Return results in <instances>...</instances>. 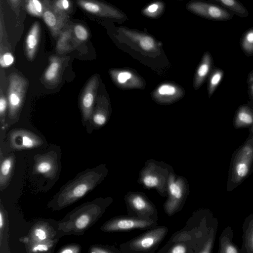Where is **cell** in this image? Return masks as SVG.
Instances as JSON below:
<instances>
[{"label": "cell", "instance_id": "obj_39", "mask_svg": "<svg viewBox=\"0 0 253 253\" xmlns=\"http://www.w3.org/2000/svg\"><path fill=\"white\" fill-rule=\"evenodd\" d=\"M226 252L229 253H236L237 251L233 247L229 246L227 248Z\"/></svg>", "mask_w": 253, "mask_h": 253}, {"label": "cell", "instance_id": "obj_28", "mask_svg": "<svg viewBox=\"0 0 253 253\" xmlns=\"http://www.w3.org/2000/svg\"><path fill=\"white\" fill-rule=\"evenodd\" d=\"M12 158H6L3 160L0 166L1 176H6L9 174L12 168Z\"/></svg>", "mask_w": 253, "mask_h": 253}, {"label": "cell", "instance_id": "obj_43", "mask_svg": "<svg viewBox=\"0 0 253 253\" xmlns=\"http://www.w3.org/2000/svg\"></svg>", "mask_w": 253, "mask_h": 253}, {"label": "cell", "instance_id": "obj_40", "mask_svg": "<svg viewBox=\"0 0 253 253\" xmlns=\"http://www.w3.org/2000/svg\"><path fill=\"white\" fill-rule=\"evenodd\" d=\"M20 0H10V1L13 4H16Z\"/></svg>", "mask_w": 253, "mask_h": 253}, {"label": "cell", "instance_id": "obj_27", "mask_svg": "<svg viewBox=\"0 0 253 253\" xmlns=\"http://www.w3.org/2000/svg\"><path fill=\"white\" fill-rule=\"evenodd\" d=\"M34 237L33 239L38 242H42L45 240L47 237V232L43 227H37L32 232Z\"/></svg>", "mask_w": 253, "mask_h": 253}, {"label": "cell", "instance_id": "obj_23", "mask_svg": "<svg viewBox=\"0 0 253 253\" xmlns=\"http://www.w3.org/2000/svg\"><path fill=\"white\" fill-rule=\"evenodd\" d=\"M223 76V72L220 69H216L212 73L209 84V94L210 97L220 83Z\"/></svg>", "mask_w": 253, "mask_h": 253}, {"label": "cell", "instance_id": "obj_20", "mask_svg": "<svg viewBox=\"0 0 253 253\" xmlns=\"http://www.w3.org/2000/svg\"><path fill=\"white\" fill-rule=\"evenodd\" d=\"M61 62L56 57H51L50 58L49 66L44 74V78L47 82H55L59 75L61 69Z\"/></svg>", "mask_w": 253, "mask_h": 253}, {"label": "cell", "instance_id": "obj_15", "mask_svg": "<svg viewBox=\"0 0 253 253\" xmlns=\"http://www.w3.org/2000/svg\"><path fill=\"white\" fill-rule=\"evenodd\" d=\"M40 25L38 22H36L29 30L25 41L26 54L30 60L34 59L40 41Z\"/></svg>", "mask_w": 253, "mask_h": 253}, {"label": "cell", "instance_id": "obj_33", "mask_svg": "<svg viewBox=\"0 0 253 253\" xmlns=\"http://www.w3.org/2000/svg\"><path fill=\"white\" fill-rule=\"evenodd\" d=\"M92 119L94 123L98 126L103 125L106 121V116L101 112H97L94 114Z\"/></svg>", "mask_w": 253, "mask_h": 253}, {"label": "cell", "instance_id": "obj_26", "mask_svg": "<svg viewBox=\"0 0 253 253\" xmlns=\"http://www.w3.org/2000/svg\"><path fill=\"white\" fill-rule=\"evenodd\" d=\"M14 61L13 55L9 52H1L0 56V65L2 68H6L11 66Z\"/></svg>", "mask_w": 253, "mask_h": 253}, {"label": "cell", "instance_id": "obj_12", "mask_svg": "<svg viewBox=\"0 0 253 253\" xmlns=\"http://www.w3.org/2000/svg\"><path fill=\"white\" fill-rule=\"evenodd\" d=\"M95 207L93 210L95 208ZM90 207L89 210L85 211H77L76 214L72 213V216L69 217L67 221H64V224L67 225V229L68 231H74L75 232H80L85 229H87L88 227L91 225L92 222H94L97 219L100 218L104 211H99L93 213L90 212L93 210L90 209ZM66 229V230H67Z\"/></svg>", "mask_w": 253, "mask_h": 253}, {"label": "cell", "instance_id": "obj_24", "mask_svg": "<svg viewBox=\"0 0 253 253\" xmlns=\"http://www.w3.org/2000/svg\"><path fill=\"white\" fill-rule=\"evenodd\" d=\"M74 32L76 37L80 41H85L88 38L87 30L84 26L81 24H77L74 26Z\"/></svg>", "mask_w": 253, "mask_h": 253}, {"label": "cell", "instance_id": "obj_8", "mask_svg": "<svg viewBox=\"0 0 253 253\" xmlns=\"http://www.w3.org/2000/svg\"><path fill=\"white\" fill-rule=\"evenodd\" d=\"M28 81L21 75L13 73L9 76L7 102L9 116L16 117L22 105L27 88Z\"/></svg>", "mask_w": 253, "mask_h": 253}, {"label": "cell", "instance_id": "obj_41", "mask_svg": "<svg viewBox=\"0 0 253 253\" xmlns=\"http://www.w3.org/2000/svg\"></svg>", "mask_w": 253, "mask_h": 253}, {"label": "cell", "instance_id": "obj_30", "mask_svg": "<svg viewBox=\"0 0 253 253\" xmlns=\"http://www.w3.org/2000/svg\"><path fill=\"white\" fill-rule=\"evenodd\" d=\"M158 92L161 95H172L175 93L176 89L171 85L165 84L159 87Z\"/></svg>", "mask_w": 253, "mask_h": 253}, {"label": "cell", "instance_id": "obj_21", "mask_svg": "<svg viewBox=\"0 0 253 253\" xmlns=\"http://www.w3.org/2000/svg\"><path fill=\"white\" fill-rule=\"evenodd\" d=\"M240 45L247 56L253 55V27L248 29L242 35Z\"/></svg>", "mask_w": 253, "mask_h": 253}, {"label": "cell", "instance_id": "obj_22", "mask_svg": "<svg viewBox=\"0 0 253 253\" xmlns=\"http://www.w3.org/2000/svg\"><path fill=\"white\" fill-rule=\"evenodd\" d=\"M26 6L31 15L37 17L42 16L43 4L40 0H26Z\"/></svg>", "mask_w": 253, "mask_h": 253}, {"label": "cell", "instance_id": "obj_38", "mask_svg": "<svg viewBox=\"0 0 253 253\" xmlns=\"http://www.w3.org/2000/svg\"><path fill=\"white\" fill-rule=\"evenodd\" d=\"M249 88L251 96L253 100V71L250 77Z\"/></svg>", "mask_w": 253, "mask_h": 253}, {"label": "cell", "instance_id": "obj_1", "mask_svg": "<svg viewBox=\"0 0 253 253\" xmlns=\"http://www.w3.org/2000/svg\"><path fill=\"white\" fill-rule=\"evenodd\" d=\"M108 170L105 166L99 169L84 173L71 182L68 183L60 190L54 198L56 205L64 208L83 197L89 190L99 184L107 174Z\"/></svg>", "mask_w": 253, "mask_h": 253}, {"label": "cell", "instance_id": "obj_9", "mask_svg": "<svg viewBox=\"0 0 253 253\" xmlns=\"http://www.w3.org/2000/svg\"><path fill=\"white\" fill-rule=\"evenodd\" d=\"M158 225L157 222L128 215L114 217L102 226L101 230L105 232H124L135 229L147 230Z\"/></svg>", "mask_w": 253, "mask_h": 253}, {"label": "cell", "instance_id": "obj_10", "mask_svg": "<svg viewBox=\"0 0 253 253\" xmlns=\"http://www.w3.org/2000/svg\"><path fill=\"white\" fill-rule=\"evenodd\" d=\"M78 4L87 12L119 24L128 20L127 15L118 8L97 0H77Z\"/></svg>", "mask_w": 253, "mask_h": 253}, {"label": "cell", "instance_id": "obj_2", "mask_svg": "<svg viewBox=\"0 0 253 253\" xmlns=\"http://www.w3.org/2000/svg\"><path fill=\"white\" fill-rule=\"evenodd\" d=\"M113 38L120 44L145 52L153 53L161 51L162 43L146 31H140L126 26L112 27Z\"/></svg>", "mask_w": 253, "mask_h": 253}, {"label": "cell", "instance_id": "obj_7", "mask_svg": "<svg viewBox=\"0 0 253 253\" xmlns=\"http://www.w3.org/2000/svg\"><path fill=\"white\" fill-rule=\"evenodd\" d=\"M185 7L191 13L212 21H228L234 16L229 10L210 1L191 0L186 3Z\"/></svg>", "mask_w": 253, "mask_h": 253}, {"label": "cell", "instance_id": "obj_11", "mask_svg": "<svg viewBox=\"0 0 253 253\" xmlns=\"http://www.w3.org/2000/svg\"><path fill=\"white\" fill-rule=\"evenodd\" d=\"M42 17L53 36L56 37L61 33L67 22V14L56 10L48 0L43 3Z\"/></svg>", "mask_w": 253, "mask_h": 253}, {"label": "cell", "instance_id": "obj_36", "mask_svg": "<svg viewBox=\"0 0 253 253\" xmlns=\"http://www.w3.org/2000/svg\"><path fill=\"white\" fill-rule=\"evenodd\" d=\"M49 247L46 244H38L32 248L33 252H45L49 250Z\"/></svg>", "mask_w": 253, "mask_h": 253}, {"label": "cell", "instance_id": "obj_31", "mask_svg": "<svg viewBox=\"0 0 253 253\" xmlns=\"http://www.w3.org/2000/svg\"><path fill=\"white\" fill-rule=\"evenodd\" d=\"M52 168L50 162L47 161H43L38 163L36 167V169L38 172L42 174H45L50 171Z\"/></svg>", "mask_w": 253, "mask_h": 253}, {"label": "cell", "instance_id": "obj_32", "mask_svg": "<svg viewBox=\"0 0 253 253\" xmlns=\"http://www.w3.org/2000/svg\"><path fill=\"white\" fill-rule=\"evenodd\" d=\"M92 250L91 253H121L120 250L113 246H98L94 247Z\"/></svg>", "mask_w": 253, "mask_h": 253}, {"label": "cell", "instance_id": "obj_3", "mask_svg": "<svg viewBox=\"0 0 253 253\" xmlns=\"http://www.w3.org/2000/svg\"><path fill=\"white\" fill-rule=\"evenodd\" d=\"M172 170L165 162L150 159L140 170L138 183L146 189H154L161 196L167 198L169 175Z\"/></svg>", "mask_w": 253, "mask_h": 253}, {"label": "cell", "instance_id": "obj_19", "mask_svg": "<svg viewBox=\"0 0 253 253\" xmlns=\"http://www.w3.org/2000/svg\"><path fill=\"white\" fill-rule=\"evenodd\" d=\"M212 63L211 56L209 52L205 53L197 72L195 84L199 87L208 75Z\"/></svg>", "mask_w": 253, "mask_h": 253}, {"label": "cell", "instance_id": "obj_6", "mask_svg": "<svg viewBox=\"0 0 253 253\" xmlns=\"http://www.w3.org/2000/svg\"><path fill=\"white\" fill-rule=\"evenodd\" d=\"M124 200L127 215L157 222V209L145 193L129 191L125 195Z\"/></svg>", "mask_w": 253, "mask_h": 253}, {"label": "cell", "instance_id": "obj_4", "mask_svg": "<svg viewBox=\"0 0 253 253\" xmlns=\"http://www.w3.org/2000/svg\"><path fill=\"white\" fill-rule=\"evenodd\" d=\"M169 229L158 225L148 229L131 240L120 245L121 253H154L168 234Z\"/></svg>", "mask_w": 253, "mask_h": 253}, {"label": "cell", "instance_id": "obj_18", "mask_svg": "<svg viewBox=\"0 0 253 253\" xmlns=\"http://www.w3.org/2000/svg\"><path fill=\"white\" fill-rule=\"evenodd\" d=\"M166 4L162 0H155L147 3L141 10L144 16L150 19H158L165 13Z\"/></svg>", "mask_w": 253, "mask_h": 253}, {"label": "cell", "instance_id": "obj_42", "mask_svg": "<svg viewBox=\"0 0 253 253\" xmlns=\"http://www.w3.org/2000/svg\"></svg>", "mask_w": 253, "mask_h": 253}, {"label": "cell", "instance_id": "obj_5", "mask_svg": "<svg viewBox=\"0 0 253 253\" xmlns=\"http://www.w3.org/2000/svg\"><path fill=\"white\" fill-rule=\"evenodd\" d=\"M189 185L186 179L170 171L168 185V196L164 204V210L169 216L180 211L188 198Z\"/></svg>", "mask_w": 253, "mask_h": 253}, {"label": "cell", "instance_id": "obj_13", "mask_svg": "<svg viewBox=\"0 0 253 253\" xmlns=\"http://www.w3.org/2000/svg\"><path fill=\"white\" fill-rule=\"evenodd\" d=\"M10 143L16 149H30L38 147L42 144L41 138L29 130L16 129L9 135Z\"/></svg>", "mask_w": 253, "mask_h": 253}, {"label": "cell", "instance_id": "obj_34", "mask_svg": "<svg viewBox=\"0 0 253 253\" xmlns=\"http://www.w3.org/2000/svg\"><path fill=\"white\" fill-rule=\"evenodd\" d=\"M131 76V73L128 72H121L118 75L117 80L119 84H123L130 79Z\"/></svg>", "mask_w": 253, "mask_h": 253}, {"label": "cell", "instance_id": "obj_17", "mask_svg": "<svg viewBox=\"0 0 253 253\" xmlns=\"http://www.w3.org/2000/svg\"><path fill=\"white\" fill-rule=\"evenodd\" d=\"M215 3L240 18L247 17L249 12L239 0H208Z\"/></svg>", "mask_w": 253, "mask_h": 253}, {"label": "cell", "instance_id": "obj_25", "mask_svg": "<svg viewBox=\"0 0 253 253\" xmlns=\"http://www.w3.org/2000/svg\"><path fill=\"white\" fill-rule=\"evenodd\" d=\"M52 5L58 11L67 14L71 6L69 0H56L52 3Z\"/></svg>", "mask_w": 253, "mask_h": 253}, {"label": "cell", "instance_id": "obj_29", "mask_svg": "<svg viewBox=\"0 0 253 253\" xmlns=\"http://www.w3.org/2000/svg\"><path fill=\"white\" fill-rule=\"evenodd\" d=\"M8 102L5 96L3 95L1 91L0 97V117L2 125H4L5 115L6 108L7 107Z\"/></svg>", "mask_w": 253, "mask_h": 253}, {"label": "cell", "instance_id": "obj_16", "mask_svg": "<svg viewBox=\"0 0 253 253\" xmlns=\"http://www.w3.org/2000/svg\"><path fill=\"white\" fill-rule=\"evenodd\" d=\"M236 128L253 126V110L247 105L240 106L236 112L234 119Z\"/></svg>", "mask_w": 253, "mask_h": 253}, {"label": "cell", "instance_id": "obj_37", "mask_svg": "<svg viewBox=\"0 0 253 253\" xmlns=\"http://www.w3.org/2000/svg\"><path fill=\"white\" fill-rule=\"evenodd\" d=\"M62 253H78L79 250L78 248H76L74 246L67 247L60 252Z\"/></svg>", "mask_w": 253, "mask_h": 253}, {"label": "cell", "instance_id": "obj_35", "mask_svg": "<svg viewBox=\"0 0 253 253\" xmlns=\"http://www.w3.org/2000/svg\"><path fill=\"white\" fill-rule=\"evenodd\" d=\"M248 170L247 166L244 163L239 164L236 168L238 175L240 177L245 176Z\"/></svg>", "mask_w": 253, "mask_h": 253}, {"label": "cell", "instance_id": "obj_14", "mask_svg": "<svg viewBox=\"0 0 253 253\" xmlns=\"http://www.w3.org/2000/svg\"><path fill=\"white\" fill-rule=\"evenodd\" d=\"M98 79L96 76L91 78L85 85L81 99V107L84 120H89L93 111L97 87Z\"/></svg>", "mask_w": 253, "mask_h": 253}]
</instances>
